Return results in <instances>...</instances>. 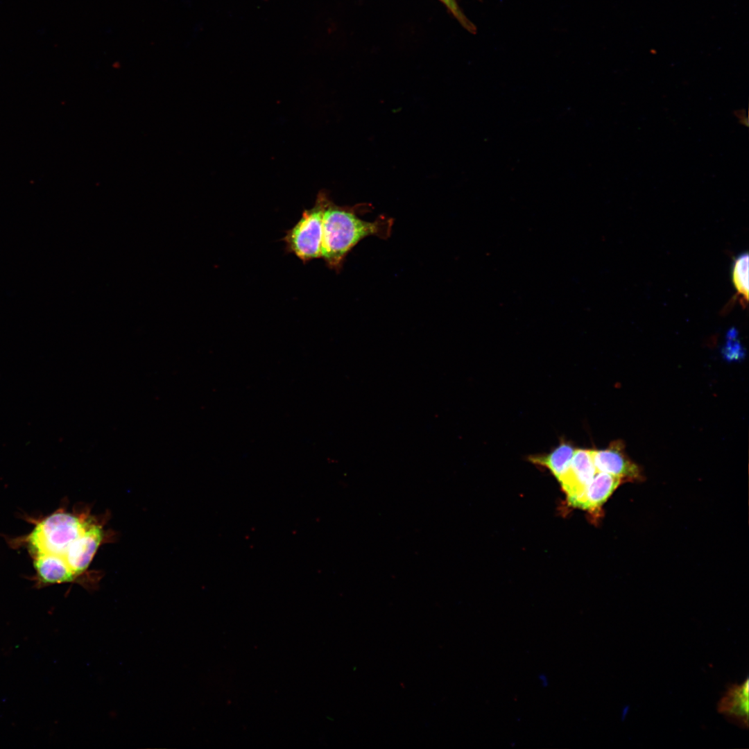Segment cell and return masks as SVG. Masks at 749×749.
I'll list each match as a JSON object with an SVG mask.
<instances>
[{"mask_svg": "<svg viewBox=\"0 0 749 749\" xmlns=\"http://www.w3.org/2000/svg\"><path fill=\"white\" fill-rule=\"evenodd\" d=\"M354 207L335 205L327 200L322 218L321 258L327 267L339 272L350 251L363 239L376 236L388 239L393 220L380 216L374 221H365L356 215Z\"/></svg>", "mask_w": 749, "mask_h": 749, "instance_id": "6da1fadb", "label": "cell"}, {"mask_svg": "<svg viewBox=\"0 0 749 749\" xmlns=\"http://www.w3.org/2000/svg\"><path fill=\"white\" fill-rule=\"evenodd\" d=\"M94 519L89 510L60 509L39 521L26 538L32 556L53 554L64 557L69 546Z\"/></svg>", "mask_w": 749, "mask_h": 749, "instance_id": "7a4b0ae2", "label": "cell"}, {"mask_svg": "<svg viewBox=\"0 0 749 749\" xmlns=\"http://www.w3.org/2000/svg\"><path fill=\"white\" fill-rule=\"evenodd\" d=\"M328 198L323 191L318 193L313 206L303 211L299 221L282 239L286 251L303 264L321 258L323 212Z\"/></svg>", "mask_w": 749, "mask_h": 749, "instance_id": "3957f363", "label": "cell"}, {"mask_svg": "<svg viewBox=\"0 0 749 749\" xmlns=\"http://www.w3.org/2000/svg\"><path fill=\"white\" fill-rule=\"evenodd\" d=\"M591 451L597 472H605L618 476L624 482L643 479L641 468L626 454L622 440H614L604 449Z\"/></svg>", "mask_w": 749, "mask_h": 749, "instance_id": "277c9868", "label": "cell"}, {"mask_svg": "<svg viewBox=\"0 0 749 749\" xmlns=\"http://www.w3.org/2000/svg\"><path fill=\"white\" fill-rule=\"evenodd\" d=\"M105 538L103 524L94 519L84 532L69 546L64 558L78 576L87 571Z\"/></svg>", "mask_w": 749, "mask_h": 749, "instance_id": "5b68a950", "label": "cell"}, {"mask_svg": "<svg viewBox=\"0 0 749 749\" xmlns=\"http://www.w3.org/2000/svg\"><path fill=\"white\" fill-rule=\"evenodd\" d=\"M596 472L591 449H575L567 470L558 479L568 502L584 492Z\"/></svg>", "mask_w": 749, "mask_h": 749, "instance_id": "8992f818", "label": "cell"}, {"mask_svg": "<svg viewBox=\"0 0 749 749\" xmlns=\"http://www.w3.org/2000/svg\"><path fill=\"white\" fill-rule=\"evenodd\" d=\"M622 482L623 480L618 476L596 472L584 492L568 503L573 507L590 513L598 512Z\"/></svg>", "mask_w": 749, "mask_h": 749, "instance_id": "52a82bcc", "label": "cell"}, {"mask_svg": "<svg viewBox=\"0 0 749 749\" xmlns=\"http://www.w3.org/2000/svg\"><path fill=\"white\" fill-rule=\"evenodd\" d=\"M748 678H746L740 685H730L717 706L719 713L742 728H748Z\"/></svg>", "mask_w": 749, "mask_h": 749, "instance_id": "ba28073f", "label": "cell"}, {"mask_svg": "<svg viewBox=\"0 0 749 749\" xmlns=\"http://www.w3.org/2000/svg\"><path fill=\"white\" fill-rule=\"evenodd\" d=\"M33 558L40 583L44 585L71 583L80 578L73 572L62 556L39 554Z\"/></svg>", "mask_w": 749, "mask_h": 749, "instance_id": "9c48e42d", "label": "cell"}, {"mask_svg": "<svg viewBox=\"0 0 749 749\" xmlns=\"http://www.w3.org/2000/svg\"><path fill=\"white\" fill-rule=\"evenodd\" d=\"M574 451L575 448L571 443L562 440L549 453L530 456L528 460L547 468L558 479L567 470Z\"/></svg>", "mask_w": 749, "mask_h": 749, "instance_id": "30bf717a", "label": "cell"}, {"mask_svg": "<svg viewBox=\"0 0 749 749\" xmlns=\"http://www.w3.org/2000/svg\"><path fill=\"white\" fill-rule=\"evenodd\" d=\"M732 283L740 298L741 305L748 301V254L743 252L734 261L732 269Z\"/></svg>", "mask_w": 749, "mask_h": 749, "instance_id": "8fae6325", "label": "cell"}, {"mask_svg": "<svg viewBox=\"0 0 749 749\" xmlns=\"http://www.w3.org/2000/svg\"><path fill=\"white\" fill-rule=\"evenodd\" d=\"M442 1L451 12L455 15V17L465 26L469 31H474L475 27L471 24L467 18L463 15L461 11L458 7L456 0H440Z\"/></svg>", "mask_w": 749, "mask_h": 749, "instance_id": "7c38bea8", "label": "cell"}, {"mask_svg": "<svg viewBox=\"0 0 749 749\" xmlns=\"http://www.w3.org/2000/svg\"><path fill=\"white\" fill-rule=\"evenodd\" d=\"M539 679H540V680L541 681V682H542V684L543 685V686H546V685H545V684H547V682H548V680H547V678H546V676H544V675H540V676Z\"/></svg>", "mask_w": 749, "mask_h": 749, "instance_id": "4fadbf2b", "label": "cell"}]
</instances>
